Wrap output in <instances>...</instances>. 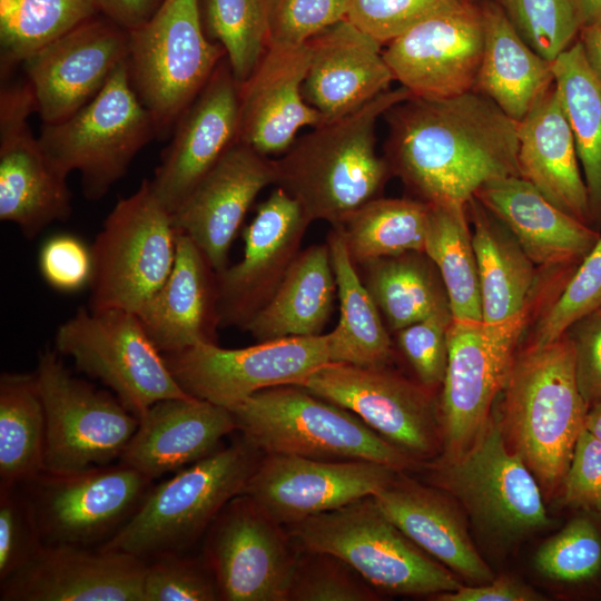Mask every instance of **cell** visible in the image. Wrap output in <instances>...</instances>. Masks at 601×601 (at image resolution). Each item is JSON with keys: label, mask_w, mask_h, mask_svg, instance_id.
Instances as JSON below:
<instances>
[{"label": "cell", "mask_w": 601, "mask_h": 601, "mask_svg": "<svg viewBox=\"0 0 601 601\" xmlns=\"http://www.w3.org/2000/svg\"><path fill=\"white\" fill-rule=\"evenodd\" d=\"M562 487L565 505L601 515V442L585 428L575 443Z\"/></svg>", "instance_id": "obj_54"}, {"label": "cell", "mask_w": 601, "mask_h": 601, "mask_svg": "<svg viewBox=\"0 0 601 601\" xmlns=\"http://www.w3.org/2000/svg\"><path fill=\"white\" fill-rule=\"evenodd\" d=\"M308 62L307 42L268 43L256 68L240 83L239 141L269 157L284 154L300 128L325 122L302 93Z\"/></svg>", "instance_id": "obj_26"}, {"label": "cell", "mask_w": 601, "mask_h": 601, "mask_svg": "<svg viewBox=\"0 0 601 601\" xmlns=\"http://www.w3.org/2000/svg\"><path fill=\"white\" fill-rule=\"evenodd\" d=\"M38 267L45 282L53 289L61 293L79 292L91 282V246L72 234L52 235L41 245Z\"/></svg>", "instance_id": "obj_53"}, {"label": "cell", "mask_w": 601, "mask_h": 601, "mask_svg": "<svg viewBox=\"0 0 601 601\" xmlns=\"http://www.w3.org/2000/svg\"><path fill=\"white\" fill-rule=\"evenodd\" d=\"M297 554L286 526L245 494L215 518L201 553L224 601H288Z\"/></svg>", "instance_id": "obj_16"}, {"label": "cell", "mask_w": 601, "mask_h": 601, "mask_svg": "<svg viewBox=\"0 0 601 601\" xmlns=\"http://www.w3.org/2000/svg\"><path fill=\"white\" fill-rule=\"evenodd\" d=\"M164 358L188 395L226 408L267 387L302 385L331 363L327 334L256 342L243 348L201 343Z\"/></svg>", "instance_id": "obj_15"}, {"label": "cell", "mask_w": 601, "mask_h": 601, "mask_svg": "<svg viewBox=\"0 0 601 601\" xmlns=\"http://www.w3.org/2000/svg\"><path fill=\"white\" fill-rule=\"evenodd\" d=\"M470 0H348L347 20L388 43L423 20Z\"/></svg>", "instance_id": "obj_49"}, {"label": "cell", "mask_w": 601, "mask_h": 601, "mask_svg": "<svg viewBox=\"0 0 601 601\" xmlns=\"http://www.w3.org/2000/svg\"><path fill=\"white\" fill-rule=\"evenodd\" d=\"M424 253L439 270L453 319L482 321L479 270L466 206L431 205Z\"/></svg>", "instance_id": "obj_41"}, {"label": "cell", "mask_w": 601, "mask_h": 601, "mask_svg": "<svg viewBox=\"0 0 601 601\" xmlns=\"http://www.w3.org/2000/svg\"><path fill=\"white\" fill-rule=\"evenodd\" d=\"M56 349L35 371L46 412L43 472L63 474L120 459L139 420L114 393L71 374Z\"/></svg>", "instance_id": "obj_12"}, {"label": "cell", "mask_w": 601, "mask_h": 601, "mask_svg": "<svg viewBox=\"0 0 601 601\" xmlns=\"http://www.w3.org/2000/svg\"><path fill=\"white\" fill-rule=\"evenodd\" d=\"M312 221L300 205L276 186L243 229L239 262L217 274L220 327L244 329L272 299L293 262Z\"/></svg>", "instance_id": "obj_20"}, {"label": "cell", "mask_w": 601, "mask_h": 601, "mask_svg": "<svg viewBox=\"0 0 601 601\" xmlns=\"http://www.w3.org/2000/svg\"><path fill=\"white\" fill-rule=\"evenodd\" d=\"M377 591L341 558L298 549L288 601H373Z\"/></svg>", "instance_id": "obj_45"}, {"label": "cell", "mask_w": 601, "mask_h": 601, "mask_svg": "<svg viewBox=\"0 0 601 601\" xmlns=\"http://www.w3.org/2000/svg\"><path fill=\"white\" fill-rule=\"evenodd\" d=\"M519 168L553 205L585 224L591 219L574 136L554 83L519 121Z\"/></svg>", "instance_id": "obj_32"}, {"label": "cell", "mask_w": 601, "mask_h": 601, "mask_svg": "<svg viewBox=\"0 0 601 601\" xmlns=\"http://www.w3.org/2000/svg\"><path fill=\"white\" fill-rule=\"evenodd\" d=\"M503 422L514 450L546 490L563 484L588 404L575 377L570 336L514 358L503 387Z\"/></svg>", "instance_id": "obj_3"}, {"label": "cell", "mask_w": 601, "mask_h": 601, "mask_svg": "<svg viewBox=\"0 0 601 601\" xmlns=\"http://www.w3.org/2000/svg\"><path fill=\"white\" fill-rule=\"evenodd\" d=\"M43 546L22 487H0V582L23 568Z\"/></svg>", "instance_id": "obj_50"}, {"label": "cell", "mask_w": 601, "mask_h": 601, "mask_svg": "<svg viewBox=\"0 0 601 601\" xmlns=\"http://www.w3.org/2000/svg\"><path fill=\"white\" fill-rule=\"evenodd\" d=\"M156 136L154 118L131 86L127 60L92 100L60 122L43 124L38 138L62 173L80 174L83 196L99 200Z\"/></svg>", "instance_id": "obj_8"}, {"label": "cell", "mask_w": 601, "mask_h": 601, "mask_svg": "<svg viewBox=\"0 0 601 601\" xmlns=\"http://www.w3.org/2000/svg\"><path fill=\"white\" fill-rule=\"evenodd\" d=\"M411 97L402 86L386 90L362 108L314 127L275 159L276 185L297 200L311 221L341 224L378 197L390 165L375 149L376 122Z\"/></svg>", "instance_id": "obj_2"}, {"label": "cell", "mask_w": 601, "mask_h": 601, "mask_svg": "<svg viewBox=\"0 0 601 601\" xmlns=\"http://www.w3.org/2000/svg\"><path fill=\"white\" fill-rule=\"evenodd\" d=\"M128 71L139 100L166 136L205 87L224 48L207 36L200 0H164L142 27L130 31Z\"/></svg>", "instance_id": "obj_9"}, {"label": "cell", "mask_w": 601, "mask_h": 601, "mask_svg": "<svg viewBox=\"0 0 601 601\" xmlns=\"http://www.w3.org/2000/svg\"><path fill=\"white\" fill-rule=\"evenodd\" d=\"M46 412L36 373L0 375V487L20 486L43 472Z\"/></svg>", "instance_id": "obj_38"}, {"label": "cell", "mask_w": 601, "mask_h": 601, "mask_svg": "<svg viewBox=\"0 0 601 601\" xmlns=\"http://www.w3.org/2000/svg\"><path fill=\"white\" fill-rule=\"evenodd\" d=\"M129 52V31L93 17L30 56L23 66L42 122H60L92 100Z\"/></svg>", "instance_id": "obj_21"}, {"label": "cell", "mask_w": 601, "mask_h": 601, "mask_svg": "<svg viewBox=\"0 0 601 601\" xmlns=\"http://www.w3.org/2000/svg\"><path fill=\"white\" fill-rule=\"evenodd\" d=\"M217 273L186 235L177 233L174 267L158 293L137 314L148 336L162 353L201 343H216Z\"/></svg>", "instance_id": "obj_29"}, {"label": "cell", "mask_w": 601, "mask_h": 601, "mask_svg": "<svg viewBox=\"0 0 601 601\" xmlns=\"http://www.w3.org/2000/svg\"><path fill=\"white\" fill-rule=\"evenodd\" d=\"M45 545L99 548L132 516L152 480L120 462L20 485Z\"/></svg>", "instance_id": "obj_13"}, {"label": "cell", "mask_w": 601, "mask_h": 601, "mask_svg": "<svg viewBox=\"0 0 601 601\" xmlns=\"http://www.w3.org/2000/svg\"><path fill=\"white\" fill-rule=\"evenodd\" d=\"M581 45L587 62L601 80V17L581 29Z\"/></svg>", "instance_id": "obj_58"}, {"label": "cell", "mask_w": 601, "mask_h": 601, "mask_svg": "<svg viewBox=\"0 0 601 601\" xmlns=\"http://www.w3.org/2000/svg\"><path fill=\"white\" fill-rule=\"evenodd\" d=\"M534 565L552 581L579 589L601 585V515L579 511L536 551Z\"/></svg>", "instance_id": "obj_44"}, {"label": "cell", "mask_w": 601, "mask_h": 601, "mask_svg": "<svg viewBox=\"0 0 601 601\" xmlns=\"http://www.w3.org/2000/svg\"><path fill=\"white\" fill-rule=\"evenodd\" d=\"M432 477L462 503L482 532L499 542L516 541L550 524L538 480L506 446L502 424L494 417L462 454L440 459Z\"/></svg>", "instance_id": "obj_10"}, {"label": "cell", "mask_w": 601, "mask_h": 601, "mask_svg": "<svg viewBox=\"0 0 601 601\" xmlns=\"http://www.w3.org/2000/svg\"><path fill=\"white\" fill-rule=\"evenodd\" d=\"M484 30L474 90L521 121L554 83L551 61L533 50L492 0L479 3Z\"/></svg>", "instance_id": "obj_33"}, {"label": "cell", "mask_w": 601, "mask_h": 601, "mask_svg": "<svg viewBox=\"0 0 601 601\" xmlns=\"http://www.w3.org/2000/svg\"><path fill=\"white\" fill-rule=\"evenodd\" d=\"M528 311L502 323L452 319L447 367L439 402L443 454L454 459L475 440L506 383Z\"/></svg>", "instance_id": "obj_14"}, {"label": "cell", "mask_w": 601, "mask_h": 601, "mask_svg": "<svg viewBox=\"0 0 601 601\" xmlns=\"http://www.w3.org/2000/svg\"><path fill=\"white\" fill-rule=\"evenodd\" d=\"M524 41L553 61L580 30L571 0H492Z\"/></svg>", "instance_id": "obj_46"}, {"label": "cell", "mask_w": 601, "mask_h": 601, "mask_svg": "<svg viewBox=\"0 0 601 601\" xmlns=\"http://www.w3.org/2000/svg\"><path fill=\"white\" fill-rule=\"evenodd\" d=\"M146 561L104 549L45 545L0 582L1 601H144Z\"/></svg>", "instance_id": "obj_25"}, {"label": "cell", "mask_w": 601, "mask_h": 601, "mask_svg": "<svg viewBox=\"0 0 601 601\" xmlns=\"http://www.w3.org/2000/svg\"><path fill=\"white\" fill-rule=\"evenodd\" d=\"M305 101L325 122L342 118L388 90L394 80L382 43L347 19L307 41Z\"/></svg>", "instance_id": "obj_27"}, {"label": "cell", "mask_w": 601, "mask_h": 601, "mask_svg": "<svg viewBox=\"0 0 601 601\" xmlns=\"http://www.w3.org/2000/svg\"><path fill=\"white\" fill-rule=\"evenodd\" d=\"M239 90L225 57L174 126L171 141L149 179L170 214L238 141Z\"/></svg>", "instance_id": "obj_24"}, {"label": "cell", "mask_w": 601, "mask_h": 601, "mask_svg": "<svg viewBox=\"0 0 601 601\" xmlns=\"http://www.w3.org/2000/svg\"><path fill=\"white\" fill-rule=\"evenodd\" d=\"M473 224L482 321L502 323L528 311L535 284L533 262L509 228L475 197L466 204Z\"/></svg>", "instance_id": "obj_35"}, {"label": "cell", "mask_w": 601, "mask_h": 601, "mask_svg": "<svg viewBox=\"0 0 601 601\" xmlns=\"http://www.w3.org/2000/svg\"><path fill=\"white\" fill-rule=\"evenodd\" d=\"M334 270L339 319L327 333L331 363L385 366L392 357V341L381 312L365 287L339 230L331 227L327 240Z\"/></svg>", "instance_id": "obj_36"}, {"label": "cell", "mask_w": 601, "mask_h": 601, "mask_svg": "<svg viewBox=\"0 0 601 601\" xmlns=\"http://www.w3.org/2000/svg\"><path fill=\"white\" fill-rule=\"evenodd\" d=\"M571 328L577 383L590 406L601 400V313L589 314Z\"/></svg>", "instance_id": "obj_55"}, {"label": "cell", "mask_w": 601, "mask_h": 601, "mask_svg": "<svg viewBox=\"0 0 601 601\" xmlns=\"http://www.w3.org/2000/svg\"><path fill=\"white\" fill-rule=\"evenodd\" d=\"M55 349L105 384L138 420L159 401L190 396L132 312L81 307L58 326Z\"/></svg>", "instance_id": "obj_11"}, {"label": "cell", "mask_w": 601, "mask_h": 601, "mask_svg": "<svg viewBox=\"0 0 601 601\" xmlns=\"http://www.w3.org/2000/svg\"><path fill=\"white\" fill-rule=\"evenodd\" d=\"M396 476L373 495L384 515L412 542L474 584L494 575L475 549L454 502L442 492Z\"/></svg>", "instance_id": "obj_30"}, {"label": "cell", "mask_w": 601, "mask_h": 601, "mask_svg": "<svg viewBox=\"0 0 601 601\" xmlns=\"http://www.w3.org/2000/svg\"><path fill=\"white\" fill-rule=\"evenodd\" d=\"M439 601H538L543 595L522 582L502 577L487 583L461 585L452 592L434 595Z\"/></svg>", "instance_id": "obj_56"}, {"label": "cell", "mask_w": 601, "mask_h": 601, "mask_svg": "<svg viewBox=\"0 0 601 601\" xmlns=\"http://www.w3.org/2000/svg\"><path fill=\"white\" fill-rule=\"evenodd\" d=\"M275 159L235 142L171 214L177 233L188 236L218 274L257 195L276 185Z\"/></svg>", "instance_id": "obj_23"}, {"label": "cell", "mask_w": 601, "mask_h": 601, "mask_svg": "<svg viewBox=\"0 0 601 601\" xmlns=\"http://www.w3.org/2000/svg\"><path fill=\"white\" fill-rule=\"evenodd\" d=\"M451 314L434 315L397 331L398 346L418 383L433 391L443 384L447 367V327Z\"/></svg>", "instance_id": "obj_52"}, {"label": "cell", "mask_w": 601, "mask_h": 601, "mask_svg": "<svg viewBox=\"0 0 601 601\" xmlns=\"http://www.w3.org/2000/svg\"><path fill=\"white\" fill-rule=\"evenodd\" d=\"M580 30L601 17V0H571Z\"/></svg>", "instance_id": "obj_59"}, {"label": "cell", "mask_w": 601, "mask_h": 601, "mask_svg": "<svg viewBox=\"0 0 601 601\" xmlns=\"http://www.w3.org/2000/svg\"><path fill=\"white\" fill-rule=\"evenodd\" d=\"M554 85L571 126L588 189L591 218L601 217V80L580 41L551 63Z\"/></svg>", "instance_id": "obj_39"}, {"label": "cell", "mask_w": 601, "mask_h": 601, "mask_svg": "<svg viewBox=\"0 0 601 601\" xmlns=\"http://www.w3.org/2000/svg\"><path fill=\"white\" fill-rule=\"evenodd\" d=\"M386 160L434 206H466L485 184L520 176L519 121L486 96L411 97L385 112Z\"/></svg>", "instance_id": "obj_1"}, {"label": "cell", "mask_w": 601, "mask_h": 601, "mask_svg": "<svg viewBox=\"0 0 601 601\" xmlns=\"http://www.w3.org/2000/svg\"><path fill=\"white\" fill-rule=\"evenodd\" d=\"M431 205L418 199L377 197L348 215L339 230L355 265L423 252Z\"/></svg>", "instance_id": "obj_40"}, {"label": "cell", "mask_w": 601, "mask_h": 601, "mask_svg": "<svg viewBox=\"0 0 601 601\" xmlns=\"http://www.w3.org/2000/svg\"><path fill=\"white\" fill-rule=\"evenodd\" d=\"M228 410L237 431L263 454L366 460L397 471L415 463L354 413L303 385L267 387Z\"/></svg>", "instance_id": "obj_5"}, {"label": "cell", "mask_w": 601, "mask_h": 601, "mask_svg": "<svg viewBox=\"0 0 601 601\" xmlns=\"http://www.w3.org/2000/svg\"><path fill=\"white\" fill-rule=\"evenodd\" d=\"M234 431V415L224 406L193 396L162 400L139 418L118 462L154 481L216 452Z\"/></svg>", "instance_id": "obj_28"}, {"label": "cell", "mask_w": 601, "mask_h": 601, "mask_svg": "<svg viewBox=\"0 0 601 601\" xmlns=\"http://www.w3.org/2000/svg\"><path fill=\"white\" fill-rule=\"evenodd\" d=\"M302 550L334 554L375 589L404 595L457 590L459 580L397 529L373 496L287 525Z\"/></svg>", "instance_id": "obj_6"}, {"label": "cell", "mask_w": 601, "mask_h": 601, "mask_svg": "<svg viewBox=\"0 0 601 601\" xmlns=\"http://www.w3.org/2000/svg\"><path fill=\"white\" fill-rule=\"evenodd\" d=\"M302 385L351 411L414 460L433 457L443 450L439 403L432 391L387 365L328 363Z\"/></svg>", "instance_id": "obj_17"}, {"label": "cell", "mask_w": 601, "mask_h": 601, "mask_svg": "<svg viewBox=\"0 0 601 601\" xmlns=\"http://www.w3.org/2000/svg\"><path fill=\"white\" fill-rule=\"evenodd\" d=\"M263 453L243 436L151 486L128 522L100 548L145 561L183 553L205 535L221 509L243 493Z\"/></svg>", "instance_id": "obj_4"}, {"label": "cell", "mask_w": 601, "mask_h": 601, "mask_svg": "<svg viewBox=\"0 0 601 601\" xmlns=\"http://www.w3.org/2000/svg\"><path fill=\"white\" fill-rule=\"evenodd\" d=\"M201 20L210 40L226 53L234 77L245 81L269 41L272 0H203Z\"/></svg>", "instance_id": "obj_43"}, {"label": "cell", "mask_w": 601, "mask_h": 601, "mask_svg": "<svg viewBox=\"0 0 601 601\" xmlns=\"http://www.w3.org/2000/svg\"><path fill=\"white\" fill-rule=\"evenodd\" d=\"M600 304L601 234L580 262L561 295L540 319L533 345H545L559 339L577 322L595 312Z\"/></svg>", "instance_id": "obj_48"}, {"label": "cell", "mask_w": 601, "mask_h": 601, "mask_svg": "<svg viewBox=\"0 0 601 601\" xmlns=\"http://www.w3.org/2000/svg\"><path fill=\"white\" fill-rule=\"evenodd\" d=\"M97 12L93 0H0L1 77Z\"/></svg>", "instance_id": "obj_42"}, {"label": "cell", "mask_w": 601, "mask_h": 601, "mask_svg": "<svg viewBox=\"0 0 601 601\" xmlns=\"http://www.w3.org/2000/svg\"><path fill=\"white\" fill-rule=\"evenodd\" d=\"M595 312L601 313V304H600V306L598 307V309Z\"/></svg>", "instance_id": "obj_61"}, {"label": "cell", "mask_w": 601, "mask_h": 601, "mask_svg": "<svg viewBox=\"0 0 601 601\" xmlns=\"http://www.w3.org/2000/svg\"><path fill=\"white\" fill-rule=\"evenodd\" d=\"M337 294L327 243L300 250L272 299L244 331L256 342L321 335Z\"/></svg>", "instance_id": "obj_34"}, {"label": "cell", "mask_w": 601, "mask_h": 601, "mask_svg": "<svg viewBox=\"0 0 601 601\" xmlns=\"http://www.w3.org/2000/svg\"><path fill=\"white\" fill-rule=\"evenodd\" d=\"M348 0H272L269 42L303 45L347 18Z\"/></svg>", "instance_id": "obj_51"}, {"label": "cell", "mask_w": 601, "mask_h": 601, "mask_svg": "<svg viewBox=\"0 0 601 601\" xmlns=\"http://www.w3.org/2000/svg\"><path fill=\"white\" fill-rule=\"evenodd\" d=\"M483 42L481 10L470 0L395 38L383 57L413 97L443 99L474 90Z\"/></svg>", "instance_id": "obj_22"}, {"label": "cell", "mask_w": 601, "mask_h": 601, "mask_svg": "<svg viewBox=\"0 0 601 601\" xmlns=\"http://www.w3.org/2000/svg\"><path fill=\"white\" fill-rule=\"evenodd\" d=\"M36 112L30 85L2 87L0 92V219L14 224L27 239L55 221L69 218L71 193L67 177L29 128Z\"/></svg>", "instance_id": "obj_18"}, {"label": "cell", "mask_w": 601, "mask_h": 601, "mask_svg": "<svg viewBox=\"0 0 601 601\" xmlns=\"http://www.w3.org/2000/svg\"><path fill=\"white\" fill-rule=\"evenodd\" d=\"M584 428L601 442V400L589 406Z\"/></svg>", "instance_id": "obj_60"}, {"label": "cell", "mask_w": 601, "mask_h": 601, "mask_svg": "<svg viewBox=\"0 0 601 601\" xmlns=\"http://www.w3.org/2000/svg\"><path fill=\"white\" fill-rule=\"evenodd\" d=\"M398 472L366 460L264 454L242 494L287 526L373 496Z\"/></svg>", "instance_id": "obj_19"}, {"label": "cell", "mask_w": 601, "mask_h": 601, "mask_svg": "<svg viewBox=\"0 0 601 601\" xmlns=\"http://www.w3.org/2000/svg\"><path fill=\"white\" fill-rule=\"evenodd\" d=\"M164 0H93L96 7L110 21L127 31L146 24Z\"/></svg>", "instance_id": "obj_57"}, {"label": "cell", "mask_w": 601, "mask_h": 601, "mask_svg": "<svg viewBox=\"0 0 601 601\" xmlns=\"http://www.w3.org/2000/svg\"><path fill=\"white\" fill-rule=\"evenodd\" d=\"M144 601L220 600L214 574L203 555L162 553L146 561Z\"/></svg>", "instance_id": "obj_47"}, {"label": "cell", "mask_w": 601, "mask_h": 601, "mask_svg": "<svg viewBox=\"0 0 601 601\" xmlns=\"http://www.w3.org/2000/svg\"><path fill=\"white\" fill-rule=\"evenodd\" d=\"M355 266L362 267V282L392 331L434 315H452L442 278L425 253L410 252Z\"/></svg>", "instance_id": "obj_37"}, {"label": "cell", "mask_w": 601, "mask_h": 601, "mask_svg": "<svg viewBox=\"0 0 601 601\" xmlns=\"http://www.w3.org/2000/svg\"><path fill=\"white\" fill-rule=\"evenodd\" d=\"M541 266L581 262L600 234L548 200L521 176L490 181L474 196Z\"/></svg>", "instance_id": "obj_31"}, {"label": "cell", "mask_w": 601, "mask_h": 601, "mask_svg": "<svg viewBox=\"0 0 601 601\" xmlns=\"http://www.w3.org/2000/svg\"><path fill=\"white\" fill-rule=\"evenodd\" d=\"M176 250L171 214L144 179L135 193L118 199L91 245L89 308L138 314L167 280Z\"/></svg>", "instance_id": "obj_7"}]
</instances>
